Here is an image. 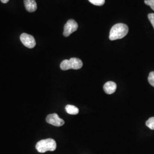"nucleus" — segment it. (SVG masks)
I'll list each match as a JSON object with an SVG mask.
<instances>
[{
	"label": "nucleus",
	"mask_w": 154,
	"mask_h": 154,
	"mask_svg": "<svg viewBox=\"0 0 154 154\" xmlns=\"http://www.w3.org/2000/svg\"><path fill=\"white\" fill-rule=\"evenodd\" d=\"M20 40L22 44L29 49H32L35 47L36 42L33 36L27 33H22L20 36Z\"/></svg>",
	"instance_id": "39448f33"
},
{
	"label": "nucleus",
	"mask_w": 154,
	"mask_h": 154,
	"mask_svg": "<svg viewBox=\"0 0 154 154\" xmlns=\"http://www.w3.org/2000/svg\"><path fill=\"white\" fill-rule=\"evenodd\" d=\"M46 120L48 123L54 126H62L65 124V121L62 119L60 118L55 113L48 115L46 117Z\"/></svg>",
	"instance_id": "423d86ee"
},
{
	"label": "nucleus",
	"mask_w": 154,
	"mask_h": 154,
	"mask_svg": "<svg viewBox=\"0 0 154 154\" xmlns=\"http://www.w3.org/2000/svg\"><path fill=\"white\" fill-rule=\"evenodd\" d=\"M1 1L4 4H6L9 1V0H1Z\"/></svg>",
	"instance_id": "2eb2a0df"
},
{
	"label": "nucleus",
	"mask_w": 154,
	"mask_h": 154,
	"mask_svg": "<svg viewBox=\"0 0 154 154\" xmlns=\"http://www.w3.org/2000/svg\"><path fill=\"white\" fill-rule=\"evenodd\" d=\"M66 112L71 115H77L79 113V109L73 105H67L65 107Z\"/></svg>",
	"instance_id": "1a4fd4ad"
},
{
	"label": "nucleus",
	"mask_w": 154,
	"mask_h": 154,
	"mask_svg": "<svg viewBox=\"0 0 154 154\" xmlns=\"http://www.w3.org/2000/svg\"><path fill=\"white\" fill-rule=\"evenodd\" d=\"M83 66L82 61L77 58H72L69 60H65L61 62L60 67L62 70H67L69 69L78 70Z\"/></svg>",
	"instance_id": "7ed1b4c3"
},
{
	"label": "nucleus",
	"mask_w": 154,
	"mask_h": 154,
	"mask_svg": "<svg viewBox=\"0 0 154 154\" xmlns=\"http://www.w3.org/2000/svg\"><path fill=\"white\" fill-rule=\"evenodd\" d=\"M35 148L39 152L44 153L47 151H53L57 148V143L53 139L48 138L39 141Z\"/></svg>",
	"instance_id": "f03ea898"
},
{
	"label": "nucleus",
	"mask_w": 154,
	"mask_h": 154,
	"mask_svg": "<svg viewBox=\"0 0 154 154\" xmlns=\"http://www.w3.org/2000/svg\"><path fill=\"white\" fill-rule=\"evenodd\" d=\"M103 89L106 93L107 94H112L116 92V83L114 82L109 81L105 83L103 86Z\"/></svg>",
	"instance_id": "6e6552de"
},
{
	"label": "nucleus",
	"mask_w": 154,
	"mask_h": 154,
	"mask_svg": "<svg viewBox=\"0 0 154 154\" xmlns=\"http://www.w3.org/2000/svg\"><path fill=\"white\" fill-rule=\"evenodd\" d=\"M144 3L146 5L149 6L154 11V0H144Z\"/></svg>",
	"instance_id": "ddd939ff"
},
{
	"label": "nucleus",
	"mask_w": 154,
	"mask_h": 154,
	"mask_svg": "<svg viewBox=\"0 0 154 154\" xmlns=\"http://www.w3.org/2000/svg\"><path fill=\"white\" fill-rule=\"evenodd\" d=\"M78 25L77 22L74 20H69L66 22L63 34L65 37H69L71 34L75 32L78 29Z\"/></svg>",
	"instance_id": "20e7f679"
},
{
	"label": "nucleus",
	"mask_w": 154,
	"mask_h": 154,
	"mask_svg": "<svg viewBox=\"0 0 154 154\" xmlns=\"http://www.w3.org/2000/svg\"><path fill=\"white\" fill-rule=\"evenodd\" d=\"M24 5L27 11L32 13L37 9V3L35 0H24Z\"/></svg>",
	"instance_id": "0eeeda50"
},
{
	"label": "nucleus",
	"mask_w": 154,
	"mask_h": 154,
	"mask_svg": "<svg viewBox=\"0 0 154 154\" xmlns=\"http://www.w3.org/2000/svg\"><path fill=\"white\" fill-rule=\"evenodd\" d=\"M146 126L151 130H154V117H151L146 122Z\"/></svg>",
	"instance_id": "9d476101"
},
{
	"label": "nucleus",
	"mask_w": 154,
	"mask_h": 154,
	"mask_svg": "<svg viewBox=\"0 0 154 154\" xmlns=\"http://www.w3.org/2000/svg\"><path fill=\"white\" fill-rule=\"evenodd\" d=\"M90 3L94 5L102 6L104 5L105 0H88Z\"/></svg>",
	"instance_id": "9b49d317"
},
{
	"label": "nucleus",
	"mask_w": 154,
	"mask_h": 154,
	"mask_svg": "<svg viewBox=\"0 0 154 154\" xmlns=\"http://www.w3.org/2000/svg\"><path fill=\"white\" fill-rule=\"evenodd\" d=\"M148 18L154 29V13H150L148 15Z\"/></svg>",
	"instance_id": "4468645a"
},
{
	"label": "nucleus",
	"mask_w": 154,
	"mask_h": 154,
	"mask_svg": "<svg viewBox=\"0 0 154 154\" xmlns=\"http://www.w3.org/2000/svg\"><path fill=\"white\" fill-rule=\"evenodd\" d=\"M148 81L149 84L154 87V72H151L149 74Z\"/></svg>",
	"instance_id": "f8f14e48"
},
{
	"label": "nucleus",
	"mask_w": 154,
	"mask_h": 154,
	"mask_svg": "<svg viewBox=\"0 0 154 154\" xmlns=\"http://www.w3.org/2000/svg\"><path fill=\"white\" fill-rule=\"evenodd\" d=\"M128 32V27L124 23H117L114 25L110 30L109 39L114 41L125 37Z\"/></svg>",
	"instance_id": "f257e3e1"
}]
</instances>
